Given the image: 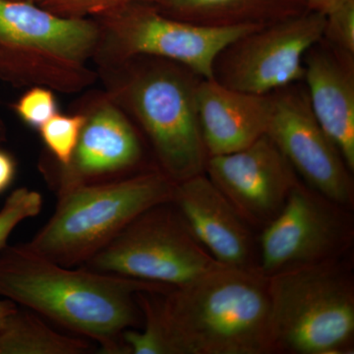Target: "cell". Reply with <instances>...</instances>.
Masks as SVG:
<instances>
[{"label": "cell", "mask_w": 354, "mask_h": 354, "mask_svg": "<svg viewBox=\"0 0 354 354\" xmlns=\"http://www.w3.org/2000/svg\"><path fill=\"white\" fill-rule=\"evenodd\" d=\"M14 109L26 124L39 129L57 113V104L50 88L36 86L18 100Z\"/></svg>", "instance_id": "7402d4cb"}, {"label": "cell", "mask_w": 354, "mask_h": 354, "mask_svg": "<svg viewBox=\"0 0 354 354\" xmlns=\"http://www.w3.org/2000/svg\"><path fill=\"white\" fill-rule=\"evenodd\" d=\"M353 211L298 181L281 213L260 232L259 271L270 277L348 257L354 244Z\"/></svg>", "instance_id": "9c48e42d"}, {"label": "cell", "mask_w": 354, "mask_h": 354, "mask_svg": "<svg viewBox=\"0 0 354 354\" xmlns=\"http://www.w3.org/2000/svg\"><path fill=\"white\" fill-rule=\"evenodd\" d=\"M323 39L337 50L354 55V0L326 15Z\"/></svg>", "instance_id": "603a6c76"}, {"label": "cell", "mask_w": 354, "mask_h": 354, "mask_svg": "<svg viewBox=\"0 0 354 354\" xmlns=\"http://www.w3.org/2000/svg\"><path fill=\"white\" fill-rule=\"evenodd\" d=\"M137 301L158 354H272L269 278L258 270L221 266Z\"/></svg>", "instance_id": "6da1fadb"}, {"label": "cell", "mask_w": 354, "mask_h": 354, "mask_svg": "<svg viewBox=\"0 0 354 354\" xmlns=\"http://www.w3.org/2000/svg\"><path fill=\"white\" fill-rule=\"evenodd\" d=\"M16 174V162L12 156L0 150V193L4 192L13 183Z\"/></svg>", "instance_id": "cb8c5ba5"}, {"label": "cell", "mask_w": 354, "mask_h": 354, "mask_svg": "<svg viewBox=\"0 0 354 354\" xmlns=\"http://www.w3.org/2000/svg\"><path fill=\"white\" fill-rule=\"evenodd\" d=\"M354 55L323 38L304 57V81L319 124L354 171Z\"/></svg>", "instance_id": "9a60e30c"}, {"label": "cell", "mask_w": 354, "mask_h": 354, "mask_svg": "<svg viewBox=\"0 0 354 354\" xmlns=\"http://www.w3.org/2000/svg\"><path fill=\"white\" fill-rule=\"evenodd\" d=\"M268 278L272 354L353 353L354 272L349 256Z\"/></svg>", "instance_id": "277c9868"}, {"label": "cell", "mask_w": 354, "mask_h": 354, "mask_svg": "<svg viewBox=\"0 0 354 354\" xmlns=\"http://www.w3.org/2000/svg\"><path fill=\"white\" fill-rule=\"evenodd\" d=\"M195 97L208 157L243 150L267 134L272 94L241 92L213 78L198 81Z\"/></svg>", "instance_id": "2e32d148"}, {"label": "cell", "mask_w": 354, "mask_h": 354, "mask_svg": "<svg viewBox=\"0 0 354 354\" xmlns=\"http://www.w3.org/2000/svg\"><path fill=\"white\" fill-rule=\"evenodd\" d=\"M326 16L307 10L263 26L216 58L214 78L228 88L269 95L304 80V57L323 38Z\"/></svg>", "instance_id": "30bf717a"}, {"label": "cell", "mask_w": 354, "mask_h": 354, "mask_svg": "<svg viewBox=\"0 0 354 354\" xmlns=\"http://www.w3.org/2000/svg\"><path fill=\"white\" fill-rule=\"evenodd\" d=\"M308 10L328 15L351 0H304Z\"/></svg>", "instance_id": "d4e9b609"}, {"label": "cell", "mask_w": 354, "mask_h": 354, "mask_svg": "<svg viewBox=\"0 0 354 354\" xmlns=\"http://www.w3.org/2000/svg\"><path fill=\"white\" fill-rule=\"evenodd\" d=\"M6 129L4 127L3 122H2L1 118H0V140L6 138Z\"/></svg>", "instance_id": "4316f807"}, {"label": "cell", "mask_w": 354, "mask_h": 354, "mask_svg": "<svg viewBox=\"0 0 354 354\" xmlns=\"http://www.w3.org/2000/svg\"><path fill=\"white\" fill-rule=\"evenodd\" d=\"M205 174L256 232L281 213L300 180L267 134L243 150L208 157Z\"/></svg>", "instance_id": "7c38bea8"}, {"label": "cell", "mask_w": 354, "mask_h": 354, "mask_svg": "<svg viewBox=\"0 0 354 354\" xmlns=\"http://www.w3.org/2000/svg\"><path fill=\"white\" fill-rule=\"evenodd\" d=\"M186 70L149 67L118 93L150 140L160 171L176 183L204 174L208 158L197 113L196 74Z\"/></svg>", "instance_id": "8992f818"}, {"label": "cell", "mask_w": 354, "mask_h": 354, "mask_svg": "<svg viewBox=\"0 0 354 354\" xmlns=\"http://www.w3.org/2000/svg\"><path fill=\"white\" fill-rule=\"evenodd\" d=\"M17 306L18 305L14 304L11 300H0V326L4 322L6 317L8 316L9 314L12 313L14 310L17 308Z\"/></svg>", "instance_id": "484cf974"}, {"label": "cell", "mask_w": 354, "mask_h": 354, "mask_svg": "<svg viewBox=\"0 0 354 354\" xmlns=\"http://www.w3.org/2000/svg\"><path fill=\"white\" fill-rule=\"evenodd\" d=\"M143 151L131 123L111 102L100 104L86 121L71 160L60 167L57 193L136 167Z\"/></svg>", "instance_id": "5bb4252c"}, {"label": "cell", "mask_w": 354, "mask_h": 354, "mask_svg": "<svg viewBox=\"0 0 354 354\" xmlns=\"http://www.w3.org/2000/svg\"><path fill=\"white\" fill-rule=\"evenodd\" d=\"M171 288L85 267H64L25 244L0 251V295L95 339L102 353L128 354L122 334L142 323L139 292Z\"/></svg>", "instance_id": "7a4b0ae2"}, {"label": "cell", "mask_w": 354, "mask_h": 354, "mask_svg": "<svg viewBox=\"0 0 354 354\" xmlns=\"http://www.w3.org/2000/svg\"><path fill=\"white\" fill-rule=\"evenodd\" d=\"M101 41L99 24L66 18L28 0H0V80L16 87L75 93L92 85L88 59Z\"/></svg>", "instance_id": "3957f363"}, {"label": "cell", "mask_w": 354, "mask_h": 354, "mask_svg": "<svg viewBox=\"0 0 354 354\" xmlns=\"http://www.w3.org/2000/svg\"><path fill=\"white\" fill-rule=\"evenodd\" d=\"M101 41L97 53L111 62L140 55L165 58L202 79L214 78L216 58L236 39L263 26L209 27L169 17L152 3H134L99 15Z\"/></svg>", "instance_id": "ba28073f"}, {"label": "cell", "mask_w": 354, "mask_h": 354, "mask_svg": "<svg viewBox=\"0 0 354 354\" xmlns=\"http://www.w3.org/2000/svg\"><path fill=\"white\" fill-rule=\"evenodd\" d=\"M86 115L55 114L39 128L44 145L59 162L60 167L69 164L75 151Z\"/></svg>", "instance_id": "d6986e66"}, {"label": "cell", "mask_w": 354, "mask_h": 354, "mask_svg": "<svg viewBox=\"0 0 354 354\" xmlns=\"http://www.w3.org/2000/svg\"><path fill=\"white\" fill-rule=\"evenodd\" d=\"M50 12L66 18L102 15L134 3H153L157 0H29Z\"/></svg>", "instance_id": "44dd1931"}, {"label": "cell", "mask_w": 354, "mask_h": 354, "mask_svg": "<svg viewBox=\"0 0 354 354\" xmlns=\"http://www.w3.org/2000/svg\"><path fill=\"white\" fill-rule=\"evenodd\" d=\"M43 204V196L28 188H18L9 195L0 209V251L7 245L14 228L26 218L38 216Z\"/></svg>", "instance_id": "ffe728a7"}, {"label": "cell", "mask_w": 354, "mask_h": 354, "mask_svg": "<svg viewBox=\"0 0 354 354\" xmlns=\"http://www.w3.org/2000/svg\"><path fill=\"white\" fill-rule=\"evenodd\" d=\"M221 266L167 202L135 218L82 267L177 288Z\"/></svg>", "instance_id": "52a82bcc"}, {"label": "cell", "mask_w": 354, "mask_h": 354, "mask_svg": "<svg viewBox=\"0 0 354 354\" xmlns=\"http://www.w3.org/2000/svg\"><path fill=\"white\" fill-rule=\"evenodd\" d=\"M91 349L87 342L59 334L25 307L17 306L0 326V354H85Z\"/></svg>", "instance_id": "ac0fdd59"}, {"label": "cell", "mask_w": 354, "mask_h": 354, "mask_svg": "<svg viewBox=\"0 0 354 354\" xmlns=\"http://www.w3.org/2000/svg\"><path fill=\"white\" fill-rule=\"evenodd\" d=\"M267 135L302 183L342 206L354 208L353 171L317 121L305 88L293 85L272 93Z\"/></svg>", "instance_id": "8fae6325"}, {"label": "cell", "mask_w": 354, "mask_h": 354, "mask_svg": "<svg viewBox=\"0 0 354 354\" xmlns=\"http://www.w3.org/2000/svg\"><path fill=\"white\" fill-rule=\"evenodd\" d=\"M171 203L191 234L216 262L259 271L256 230L205 172L176 183Z\"/></svg>", "instance_id": "4fadbf2b"}, {"label": "cell", "mask_w": 354, "mask_h": 354, "mask_svg": "<svg viewBox=\"0 0 354 354\" xmlns=\"http://www.w3.org/2000/svg\"><path fill=\"white\" fill-rule=\"evenodd\" d=\"M28 1H29V0H28Z\"/></svg>", "instance_id": "83f0119b"}, {"label": "cell", "mask_w": 354, "mask_h": 354, "mask_svg": "<svg viewBox=\"0 0 354 354\" xmlns=\"http://www.w3.org/2000/svg\"><path fill=\"white\" fill-rule=\"evenodd\" d=\"M160 12L176 19L209 26H267L308 10L304 0H157Z\"/></svg>", "instance_id": "e0dca14e"}, {"label": "cell", "mask_w": 354, "mask_h": 354, "mask_svg": "<svg viewBox=\"0 0 354 354\" xmlns=\"http://www.w3.org/2000/svg\"><path fill=\"white\" fill-rule=\"evenodd\" d=\"M176 183L160 169L58 192L55 213L25 245L64 267L84 265L147 209L171 202Z\"/></svg>", "instance_id": "5b68a950"}]
</instances>
